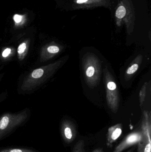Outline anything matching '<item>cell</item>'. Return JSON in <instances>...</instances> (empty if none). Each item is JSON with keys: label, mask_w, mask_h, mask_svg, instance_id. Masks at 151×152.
Listing matches in <instances>:
<instances>
[{"label": "cell", "mask_w": 151, "mask_h": 152, "mask_svg": "<svg viewBox=\"0 0 151 152\" xmlns=\"http://www.w3.org/2000/svg\"><path fill=\"white\" fill-rule=\"evenodd\" d=\"M118 27L125 25L128 33L133 31L135 22V11L132 0H118L114 13Z\"/></svg>", "instance_id": "1"}, {"label": "cell", "mask_w": 151, "mask_h": 152, "mask_svg": "<svg viewBox=\"0 0 151 152\" xmlns=\"http://www.w3.org/2000/svg\"><path fill=\"white\" fill-rule=\"evenodd\" d=\"M23 118H12L8 116H4L0 120V141L11 134L15 128L22 123Z\"/></svg>", "instance_id": "2"}, {"label": "cell", "mask_w": 151, "mask_h": 152, "mask_svg": "<svg viewBox=\"0 0 151 152\" xmlns=\"http://www.w3.org/2000/svg\"><path fill=\"white\" fill-rule=\"evenodd\" d=\"M111 3L110 0H73V9H89L98 7H105L110 8Z\"/></svg>", "instance_id": "3"}, {"label": "cell", "mask_w": 151, "mask_h": 152, "mask_svg": "<svg viewBox=\"0 0 151 152\" xmlns=\"http://www.w3.org/2000/svg\"><path fill=\"white\" fill-rule=\"evenodd\" d=\"M143 137L142 131L131 133L115 148L113 152H121L130 146L138 143L142 140Z\"/></svg>", "instance_id": "4"}, {"label": "cell", "mask_w": 151, "mask_h": 152, "mask_svg": "<svg viewBox=\"0 0 151 152\" xmlns=\"http://www.w3.org/2000/svg\"><path fill=\"white\" fill-rule=\"evenodd\" d=\"M142 129L144 137L138 143V152H151V126L147 120L143 125Z\"/></svg>", "instance_id": "5"}, {"label": "cell", "mask_w": 151, "mask_h": 152, "mask_svg": "<svg viewBox=\"0 0 151 152\" xmlns=\"http://www.w3.org/2000/svg\"><path fill=\"white\" fill-rule=\"evenodd\" d=\"M122 132V128L120 124L110 127L107 134V145L109 146L114 143L121 135Z\"/></svg>", "instance_id": "6"}, {"label": "cell", "mask_w": 151, "mask_h": 152, "mask_svg": "<svg viewBox=\"0 0 151 152\" xmlns=\"http://www.w3.org/2000/svg\"><path fill=\"white\" fill-rule=\"evenodd\" d=\"M61 134L63 138L66 142H71L73 141L76 134L73 128L68 124H65L63 126L61 130Z\"/></svg>", "instance_id": "7"}, {"label": "cell", "mask_w": 151, "mask_h": 152, "mask_svg": "<svg viewBox=\"0 0 151 152\" xmlns=\"http://www.w3.org/2000/svg\"><path fill=\"white\" fill-rule=\"evenodd\" d=\"M98 70L93 64H89L87 65L85 69V74L89 80L92 79L95 77L98 74Z\"/></svg>", "instance_id": "8"}, {"label": "cell", "mask_w": 151, "mask_h": 152, "mask_svg": "<svg viewBox=\"0 0 151 152\" xmlns=\"http://www.w3.org/2000/svg\"><path fill=\"white\" fill-rule=\"evenodd\" d=\"M107 89H108V96L107 97L109 99V101L112 97L116 96L117 94V86L115 82L113 81H110L107 83Z\"/></svg>", "instance_id": "9"}, {"label": "cell", "mask_w": 151, "mask_h": 152, "mask_svg": "<svg viewBox=\"0 0 151 152\" xmlns=\"http://www.w3.org/2000/svg\"><path fill=\"white\" fill-rule=\"evenodd\" d=\"M0 152H39L34 149L27 148H8L0 149Z\"/></svg>", "instance_id": "10"}, {"label": "cell", "mask_w": 151, "mask_h": 152, "mask_svg": "<svg viewBox=\"0 0 151 152\" xmlns=\"http://www.w3.org/2000/svg\"><path fill=\"white\" fill-rule=\"evenodd\" d=\"M43 70L41 69H35L34 70L32 73V76L34 78H39L43 76Z\"/></svg>", "instance_id": "11"}, {"label": "cell", "mask_w": 151, "mask_h": 152, "mask_svg": "<svg viewBox=\"0 0 151 152\" xmlns=\"http://www.w3.org/2000/svg\"><path fill=\"white\" fill-rule=\"evenodd\" d=\"M138 64H134L131 66L127 70L126 73L128 75H131L135 73L138 69Z\"/></svg>", "instance_id": "12"}, {"label": "cell", "mask_w": 151, "mask_h": 152, "mask_svg": "<svg viewBox=\"0 0 151 152\" xmlns=\"http://www.w3.org/2000/svg\"><path fill=\"white\" fill-rule=\"evenodd\" d=\"M59 47L56 46H51L48 48V52L51 53H56L59 51Z\"/></svg>", "instance_id": "13"}, {"label": "cell", "mask_w": 151, "mask_h": 152, "mask_svg": "<svg viewBox=\"0 0 151 152\" xmlns=\"http://www.w3.org/2000/svg\"><path fill=\"white\" fill-rule=\"evenodd\" d=\"M26 48V45L25 43H23L19 45L18 48V53L20 54L23 53L25 51Z\"/></svg>", "instance_id": "14"}, {"label": "cell", "mask_w": 151, "mask_h": 152, "mask_svg": "<svg viewBox=\"0 0 151 152\" xmlns=\"http://www.w3.org/2000/svg\"><path fill=\"white\" fill-rule=\"evenodd\" d=\"M13 19H14V21H15L16 23H20V22H21V20H22V17L20 15L16 14L13 17Z\"/></svg>", "instance_id": "15"}, {"label": "cell", "mask_w": 151, "mask_h": 152, "mask_svg": "<svg viewBox=\"0 0 151 152\" xmlns=\"http://www.w3.org/2000/svg\"><path fill=\"white\" fill-rule=\"evenodd\" d=\"M11 52V49H9V48H7V49H5L4 51L2 53V56L3 57H4V58H5V57H7L9 54H10Z\"/></svg>", "instance_id": "16"}, {"label": "cell", "mask_w": 151, "mask_h": 152, "mask_svg": "<svg viewBox=\"0 0 151 152\" xmlns=\"http://www.w3.org/2000/svg\"><path fill=\"white\" fill-rule=\"evenodd\" d=\"M93 152H104L103 151V148H98L96 149L95 151H93Z\"/></svg>", "instance_id": "17"}, {"label": "cell", "mask_w": 151, "mask_h": 152, "mask_svg": "<svg viewBox=\"0 0 151 152\" xmlns=\"http://www.w3.org/2000/svg\"><path fill=\"white\" fill-rule=\"evenodd\" d=\"M134 150V149H131V150H129V151H128L127 152H133Z\"/></svg>", "instance_id": "18"}, {"label": "cell", "mask_w": 151, "mask_h": 152, "mask_svg": "<svg viewBox=\"0 0 151 152\" xmlns=\"http://www.w3.org/2000/svg\"></svg>", "instance_id": "19"}]
</instances>
